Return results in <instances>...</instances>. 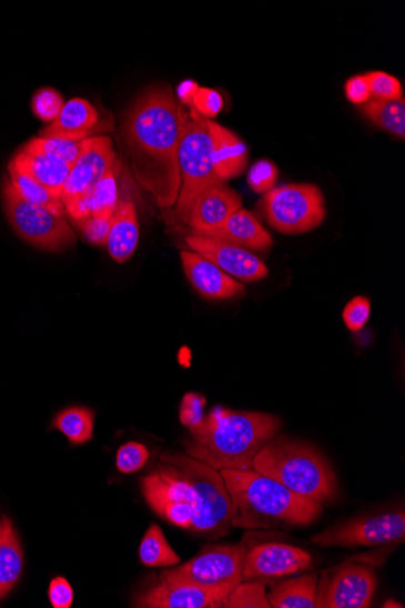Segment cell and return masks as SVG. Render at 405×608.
Segmentation results:
<instances>
[{"instance_id":"cell-5","label":"cell","mask_w":405,"mask_h":608,"mask_svg":"<svg viewBox=\"0 0 405 608\" xmlns=\"http://www.w3.org/2000/svg\"><path fill=\"white\" fill-rule=\"evenodd\" d=\"M253 470L322 506L337 496L336 476L328 459L316 448L292 438L271 439L257 453Z\"/></svg>"},{"instance_id":"cell-22","label":"cell","mask_w":405,"mask_h":608,"mask_svg":"<svg viewBox=\"0 0 405 608\" xmlns=\"http://www.w3.org/2000/svg\"><path fill=\"white\" fill-rule=\"evenodd\" d=\"M214 141V165L217 176L224 181L240 176L246 168L250 154L241 139L211 120Z\"/></svg>"},{"instance_id":"cell-35","label":"cell","mask_w":405,"mask_h":608,"mask_svg":"<svg viewBox=\"0 0 405 608\" xmlns=\"http://www.w3.org/2000/svg\"><path fill=\"white\" fill-rule=\"evenodd\" d=\"M112 216L113 214L108 213L93 214L75 225L89 243L102 247L108 242Z\"/></svg>"},{"instance_id":"cell-7","label":"cell","mask_w":405,"mask_h":608,"mask_svg":"<svg viewBox=\"0 0 405 608\" xmlns=\"http://www.w3.org/2000/svg\"><path fill=\"white\" fill-rule=\"evenodd\" d=\"M269 224L284 235H302L323 224L326 206L323 192L312 184L272 189L260 203Z\"/></svg>"},{"instance_id":"cell-25","label":"cell","mask_w":405,"mask_h":608,"mask_svg":"<svg viewBox=\"0 0 405 608\" xmlns=\"http://www.w3.org/2000/svg\"><path fill=\"white\" fill-rule=\"evenodd\" d=\"M95 413L84 407L63 409L52 420V428L61 432L72 445H84L93 438Z\"/></svg>"},{"instance_id":"cell-32","label":"cell","mask_w":405,"mask_h":608,"mask_svg":"<svg viewBox=\"0 0 405 608\" xmlns=\"http://www.w3.org/2000/svg\"><path fill=\"white\" fill-rule=\"evenodd\" d=\"M150 452L145 445L128 443L117 452L115 467L122 474H133L145 467Z\"/></svg>"},{"instance_id":"cell-18","label":"cell","mask_w":405,"mask_h":608,"mask_svg":"<svg viewBox=\"0 0 405 608\" xmlns=\"http://www.w3.org/2000/svg\"><path fill=\"white\" fill-rule=\"evenodd\" d=\"M195 235L226 241L247 251H269L273 240L256 217L241 209L227 222L214 231L193 232Z\"/></svg>"},{"instance_id":"cell-16","label":"cell","mask_w":405,"mask_h":608,"mask_svg":"<svg viewBox=\"0 0 405 608\" xmlns=\"http://www.w3.org/2000/svg\"><path fill=\"white\" fill-rule=\"evenodd\" d=\"M185 274L195 291L212 301H226L245 294V287L219 266L195 252H181Z\"/></svg>"},{"instance_id":"cell-9","label":"cell","mask_w":405,"mask_h":608,"mask_svg":"<svg viewBox=\"0 0 405 608\" xmlns=\"http://www.w3.org/2000/svg\"><path fill=\"white\" fill-rule=\"evenodd\" d=\"M245 553L244 541L231 546H206L185 565L168 569L161 576L184 580L229 598L243 581Z\"/></svg>"},{"instance_id":"cell-19","label":"cell","mask_w":405,"mask_h":608,"mask_svg":"<svg viewBox=\"0 0 405 608\" xmlns=\"http://www.w3.org/2000/svg\"><path fill=\"white\" fill-rule=\"evenodd\" d=\"M99 123V112L88 100L72 99L64 103L58 119L41 133V138L63 136L69 139L93 138Z\"/></svg>"},{"instance_id":"cell-31","label":"cell","mask_w":405,"mask_h":608,"mask_svg":"<svg viewBox=\"0 0 405 608\" xmlns=\"http://www.w3.org/2000/svg\"><path fill=\"white\" fill-rule=\"evenodd\" d=\"M225 607L233 608H270L265 586L261 581L246 580L234 589L227 598Z\"/></svg>"},{"instance_id":"cell-14","label":"cell","mask_w":405,"mask_h":608,"mask_svg":"<svg viewBox=\"0 0 405 608\" xmlns=\"http://www.w3.org/2000/svg\"><path fill=\"white\" fill-rule=\"evenodd\" d=\"M117 161L112 140L94 136L89 149L72 166L61 193L63 205L88 196Z\"/></svg>"},{"instance_id":"cell-12","label":"cell","mask_w":405,"mask_h":608,"mask_svg":"<svg viewBox=\"0 0 405 608\" xmlns=\"http://www.w3.org/2000/svg\"><path fill=\"white\" fill-rule=\"evenodd\" d=\"M312 565V556L302 548L284 543H264L246 548L243 581L281 578L303 572Z\"/></svg>"},{"instance_id":"cell-15","label":"cell","mask_w":405,"mask_h":608,"mask_svg":"<svg viewBox=\"0 0 405 608\" xmlns=\"http://www.w3.org/2000/svg\"><path fill=\"white\" fill-rule=\"evenodd\" d=\"M225 595L209 591L184 580L160 577L148 590L139 595L134 607L143 608H220L225 607Z\"/></svg>"},{"instance_id":"cell-40","label":"cell","mask_w":405,"mask_h":608,"mask_svg":"<svg viewBox=\"0 0 405 608\" xmlns=\"http://www.w3.org/2000/svg\"><path fill=\"white\" fill-rule=\"evenodd\" d=\"M48 597L52 607L70 608L73 604L74 592L67 578L57 577L50 581Z\"/></svg>"},{"instance_id":"cell-38","label":"cell","mask_w":405,"mask_h":608,"mask_svg":"<svg viewBox=\"0 0 405 608\" xmlns=\"http://www.w3.org/2000/svg\"><path fill=\"white\" fill-rule=\"evenodd\" d=\"M202 118L212 120L216 118L222 108H224V99L214 89L200 88L195 94L192 107Z\"/></svg>"},{"instance_id":"cell-33","label":"cell","mask_w":405,"mask_h":608,"mask_svg":"<svg viewBox=\"0 0 405 608\" xmlns=\"http://www.w3.org/2000/svg\"><path fill=\"white\" fill-rule=\"evenodd\" d=\"M371 88L372 97L378 100L403 99V88L396 77L383 71L365 73Z\"/></svg>"},{"instance_id":"cell-10","label":"cell","mask_w":405,"mask_h":608,"mask_svg":"<svg viewBox=\"0 0 405 608\" xmlns=\"http://www.w3.org/2000/svg\"><path fill=\"white\" fill-rule=\"evenodd\" d=\"M404 539L405 513L401 509L335 525L311 541L323 548H360L398 545Z\"/></svg>"},{"instance_id":"cell-28","label":"cell","mask_w":405,"mask_h":608,"mask_svg":"<svg viewBox=\"0 0 405 608\" xmlns=\"http://www.w3.org/2000/svg\"><path fill=\"white\" fill-rule=\"evenodd\" d=\"M140 560L148 567H172L180 556L170 547L162 528L152 524L143 536L139 549Z\"/></svg>"},{"instance_id":"cell-34","label":"cell","mask_w":405,"mask_h":608,"mask_svg":"<svg viewBox=\"0 0 405 608\" xmlns=\"http://www.w3.org/2000/svg\"><path fill=\"white\" fill-rule=\"evenodd\" d=\"M64 105L63 99L54 89H42L34 95L32 108L38 119L54 122Z\"/></svg>"},{"instance_id":"cell-17","label":"cell","mask_w":405,"mask_h":608,"mask_svg":"<svg viewBox=\"0 0 405 608\" xmlns=\"http://www.w3.org/2000/svg\"><path fill=\"white\" fill-rule=\"evenodd\" d=\"M242 209L239 193L217 184L203 191L191 205L188 222L194 232H209L224 225L229 217Z\"/></svg>"},{"instance_id":"cell-26","label":"cell","mask_w":405,"mask_h":608,"mask_svg":"<svg viewBox=\"0 0 405 608\" xmlns=\"http://www.w3.org/2000/svg\"><path fill=\"white\" fill-rule=\"evenodd\" d=\"M363 112L378 128L405 139V101L401 100H369L363 107Z\"/></svg>"},{"instance_id":"cell-24","label":"cell","mask_w":405,"mask_h":608,"mask_svg":"<svg viewBox=\"0 0 405 608\" xmlns=\"http://www.w3.org/2000/svg\"><path fill=\"white\" fill-rule=\"evenodd\" d=\"M317 587L318 574L312 572L283 581L267 599L273 608H316Z\"/></svg>"},{"instance_id":"cell-42","label":"cell","mask_w":405,"mask_h":608,"mask_svg":"<svg viewBox=\"0 0 405 608\" xmlns=\"http://www.w3.org/2000/svg\"><path fill=\"white\" fill-rule=\"evenodd\" d=\"M200 85L193 81L182 82L178 87V97L184 105L191 108L195 94L199 93Z\"/></svg>"},{"instance_id":"cell-23","label":"cell","mask_w":405,"mask_h":608,"mask_svg":"<svg viewBox=\"0 0 405 608\" xmlns=\"http://www.w3.org/2000/svg\"><path fill=\"white\" fill-rule=\"evenodd\" d=\"M23 553L14 525L0 520V601L14 588L22 575Z\"/></svg>"},{"instance_id":"cell-8","label":"cell","mask_w":405,"mask_h":608,"mask_svg":"<svg viewBox=\"0 0 405 608\" xmlns=\"http://www.w3.org/2000/svg\"><path fill=\"white\" fill-rule=\"evenodd\" d=\"M3 197L12 230L34 247L58 252L75 242L74 231L64 214L23 200L9 180L6 181Z\"/></svg>"},{"instance_id":"cell-1","label":"cell","mask_w":405,"mask_h":608,"mask_svg":"<svg viewBox=\"0 0 405 608\" xmlns=\"http://www.w3.org/2000/svg\"><path fill=\"white\" fill-rule=\"evenodd\" d=\"M181 111L172 88L153 87L135 100L122 123L133 174L162 210L173 209L181 189Z\"/></svg>"},{"instance_id":"cell-13","label":"cell","mask_w":405,"mask_h":608,"mask_svg":"<svg viewBox=\"0 0 405 608\" xmlns=\"http://www.w3.org/2000/svg\"><path fill=\"white\" fill-rule=\"evenodd\" d=\"M186 243L189 249L207 259L233 278L256 282L269 275L265 263L240 245L195 234L190 235Z\"/></svg>"},{"instance_id":"cell-39","label":"cell","mask_w":405,"mask_h":608,"mask_svg":"<svg viewBox=\"0 0 405 608\" xmlns=\"http://www.w3.org/2000/svg\"><path fill=\"white\" fill-rule=\"evenodd\" d=\"M205 398L198 394H188L182 399L180 420L189 429L195 428L204 419Z\"/></svg>"},{"instance_id":"cell-36","label":"cell","mask_w":405,"mask_h":608,"mask_svg":"<svg viewBox=\"0 0 405 608\" xmlns=\"http://www.w3.org/2000/svg\"><path fill=\"white\" fill-rule=\"evenodd\" d=\"M372 313L368 297L358 295L354 297L344 308L343 318L351 332H360L367 325Z\"/></svg>"},{"instance_id":"cell-4","label":"cell","mask_w":405,"mask_h":608,"mask_svg":"<svg viewBox=\"0 0 405 608\" xmlns=\"http://www.w3.org/2000/svg\"><path fill=\"white\" fill-rule=\"evenodd\" d=\"M231 499V527L293 529L315 523L322 504L255 470H221Z\"/></svg>"},{"instance_id":"cell-11","label":"cell","mask_w":405,"mask_h":608,"mask_svg":"<svg viewBox=\"0 0 405 608\" xmlns=\"http://www.w3.org/2000/svg\"><path fill=\"white\" fill-rule=\"evenodd\" d=\"M377 587L374 569L368 565L345 564L324 576L317 587V608H367Z\"/></svg>"},{"instance_id":"cell-21","label":"cell","mask_w":405,"mask_h":608,"mask_svg":"<svg viewBox=\"0 0 405 608\" xmlns=\"http://www.w3.org/2000/svg\"><path fill=\"white\" fill-rule=\"evenodd\" d=\"M42 184L58 199L71 173L72 165L43 152L22 150L11 162Z\"/></svg>"},{"instance_id":"cell-27","label":"cell","mask_w":405,"mask_h":608,"mask_svg":"<svg viewBox=\"0 0 405 608\" xmlns=\"http://www.w3.org/2000/svg\"><path fill=\"white\" fill-rule=\"evenodd\" d=\"M10 184L14 186L19 195L33 204L47 206L52 212L64 214V205L61 199L55 197L42 184H39L30 174L24 173L16 164L9 165Z\"/></svg>"},{"instance_id":"cell-2","label":"cell","mask_w":405,"mask_h":608,"mask_svg":"<svg viewBox=\"0 0 405 608\" xmlns=\"http://www.w3.org/2000/svg\"><path fill=\"white\" fill-rule=\"evenodd\" d=\"M161 464L141 489L149 506L163 519L211 539L231 528V499L220 472L182 453H163Z\"/></svg>"},{"instance_id":"cell-20","label":"cell","mask_w":405,"mask_h":608,"mask_svg":"<svg viewBox=\"0 0 405 608\" xmlns=\"http://www.w3.org/2000/svg\"><path fill=\"white\" fill-rule=\"evenodd\" d=\"M140 227L135 204L130 200L120 201L111 220L108 250L117 263H126L136 251Z\"/></svg>"},{"instance_id":"cell-6","label":"cell","mask_w":405,"mask_h":608,"mask_svg":"<svg viewBox=\"0 0 405 608\" xmlns=\"http://www.w3.org/2000/svg\"><path fill=\"white\" fill-rule=\"evenodd\" d=\"M182 138L179 148L181 189L174 205V220L186 224L192 203L206 189L222 184L214 165V141L211 120L193 108H182Z\"/></svg>"},{"instance_id":"cell-43","label":"cell","mask_w":405,"mask_h":608,"mask_svg":"<svg viewBox=\"0 0 405 608\" xmlns=\"http://www.w3.org/2000/svg\"><path fill=\"white\" fill-rule=\"evenodd\" d=\"M383 607H399V608H402L403 606L397 601L388 600L384 604Z\"/></svg>"},{"instance_id":"cell-37","label":"cell","mask_w":405,"mask_h":608,"mask_svg":"<svg viewBox=\"0 0 405 608\" xmlns=\"http://www.w3.org/2000/svg\"><path fill=\"white\" fill-rule=\"evenodd\" d=\"M279 178L277 166L270 161L256 162L247 175V184L256 193L270 192Z\"/></svg>"},{"instance_id":"cell-3","label":"cell","mask_w":405,"mask_h":608,"mask_svg":"<svg viewBox=\"0 0 405 608\" xmlns=\"http://www.w3.org/2000/svg\"><path fill=\"white\" fill-rule=\"evenodd\" d=\"M281 429V419L269 413L215 408L190 429L186 455L214 470H253V462Z\"/></svg>"},{"instance_id":"cell-41","label":"cell","mask_w":405,"mask_h":608,"mask_svg":"<svg viewBox=\"0 0 405 608\" xmlns=\"http://www.w3.org/2000/svg\"><path fill=\"white\" fill-rule=\"evenodd\" d=\"M345 94L347 100L354 103V105H365L372 99L367 75L358 74L351 77L345 84Z\"/></svg>"},{"instance_id":"cell-29","label":"cell","mask_w":405,"mask_h":608,"mask_svg":"<svg viewBox=\"0 0 405 608\" xmlns=\"http://www.w3.org/2000/svg\"><path fill=\"white\" fill-rule=\"evenodd\" d=\"M93 138L77 140L63 136H39L29 142L23 150L49 153L73 166L89 149Z\"/></svg>"},{"instance_id":"cell-30","label":"cell","mask_w":405,"mask_h":608,"mask_svg":"<svg viewBox=\"0 0 405 608\" xmlns=\"http://www.w3.org/2000/svg\"><path fill=\"white\" fill-rule=\"evenodd\" d=\"M121 170L120 161L111 168L98 185L89 193L87 197L91 215L99 213L113 214L117 204H119V185L117 179Z\"/></svg>"}]
</instances>
